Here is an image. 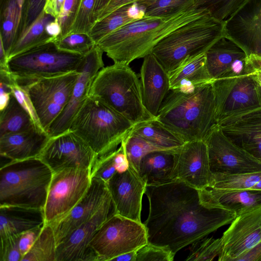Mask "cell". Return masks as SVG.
Returning <instances> with one entry per match:
<instances>
[{"instance_id": "f35d334b", "label": "cell", "mask_w": 261, "mask_h": 261, "mask_svg": "<svg viewBox=\"0 0 261 261\" xmlns=\"http://www.w3.org/2000/svg\"><path fill=\"white\" fill-rule=\"evenodd\" d=\"M186 261H211L218 257L219 261L223 253L221 238H202L191 244Z\"/></svg>"}, {"instance_id": "52a82bcc", "label": "cell", "mask_w": 261, "mask_h": 261, "mask_svg": "<svg viewBox=\"0 0 261 261\" xmlns=\"http://www.w3.org/2000/svg\"><path fill=\"white\" fill-rule=\"evenodd\" d=\"M224 37V21L208 13L172 32L151 53L169 73L188 58L205 53Z\"/></svg>"}, {"instance_id": "bcb514c9", "label": "cell", "mask_w": 261, "mask_h": 261, "mask_svg": "<svg viewBox=\"0 0 261 261\" xmlns=\"http://www.w3.org/2000/svg\"><path fill=\"white\" fill-rule=\"evenodd\" d=\"M174 256L164 248L148 243L137 251L136 261H172Z\"/></svg>"}, {"instance_id": "603a6c76", "label": "cell", "mask_w": 261, "mask_h": 261, "mask_svg": "<svg viewBox=\"0 0 261 261\" xmlns=\"http://www.w3.org/2000/svg\"><path fill=\"white\" fill-rule=\"evenodd\" d=\"M140 78L143 105L156 118L170 90L169 73L150 53L143 58Z\"/></svg>"}, {"instance_id": "6f0895ef", "label": "cell", "mask_w": 261, "mask_h": 261, "mask_svg": "<svg viewBox=\"0 0 261 261\" xmlns=\"http://www.w3.org/2000/svg\"><path fill=\"white\" fill-rule=\"evenodd\" d=\"M137 251H133L120 255L113 258L115 261H136Z\"/></svg>"}, {"instance_id": "d4e9b609", "label": "cell", "mask_w": 261, "mask_h": 261, "mask_svg": "<svg viewBox=\"0 0 261 261\" xmlns=\"http://www.w3.org/2000/svg\"><path fill=\"white\" fill-rule=\"evenodd\" d=\"M199 192L205 204L232 211L237 216L261 206L260 190H225L206 188L199 190Z\"/></svg>"}, {"instance_id": "d590c367", "label": "cell", "mask_w": 261, "mask_h": 261, "mask_svg": "<svg viewBox=\"0 0 261 261\" xmlns=\"http://www.w3.org/2000/svg\"><path fill=\"white\" fill-rule=\"evenodd\" d=\"M261 178V171L225 173H212L211 181L207 188L225 190H249Z\"/></svg>"}, {"instance_id": "f546056e", "label": "cell", "mask_w": 261, "mask_h": 261, "mask_svg": "<svg viewBox=\"0 0 261 261\" xmlns=\"http://www.w3.org/2000/svg\"><path fill=\"white\" fill-rule=\"evenodd\" d=\"M144 16L143 6L136 2L111 13L97 21L89 35L97 44L101 39L124 25Z\"/></svg>"}, {"instance_id": "8d00e7d4", "label": "cell", "mask_w": 261, "mask_h": 261, "mask_svg": "<svg viewBox=\"0 0 261 261\" xmlns=\"http://www.w3.org/2000/svg\"><path fill=\"white\" fill-rule=\"evenodd\" d=\"M57 247L53 228L45 223L38 238L21 261H56Z\"/></svg>"}, {"instance_id": "4fadbf2b", "label": "cell", "mask_w": 261, "mask_h": 261, "mask_svg": "<svg viewBox=\"0 0 261 261\" xmlns=\"http://www.w3.org/2000/svg\"><path fill=\"white\" fill-rule=\"evenodd\" d=\"M55 172L64 169H91L97 156L78 135L68 129L50 137L38 156Z\"/></svg>"}, {"instance_id": "484cf974", "label": "cell", "mask_w": 261, "mask_h": 261, "mask_svg": "<svg viewBox=\"0 0 261 261\" xmlns=\"http://www.w3.org/2000/svg\"><path fill=\"white\" fill-rule=\"evenodd\" d=\"M177 150H154L142 158L138 175L146 186L161 185L177 180Z\"/></svg>"}, {"instance_id": "c3c4849f", "label": "cell", "mask_w": 261, "mask_h": 261, "mask_svg": "<svg viewBox=\"0 0 261 261\" xmlns=\"http://www.w3.org/2000/svg\"><path fill=\"white\" fill-rule=\"evenodd\" d=\"M81 0H65L57 18L62 29L60 36L66 35L77 10Z\"/></svg>"}, {"instance_id": "6da1fadb", "label": "cell", "mask_w": 261, "mask_h": 261, "mask_svg": "<svg viewBox=\"0 0 261 261\" xmlns=\"http://www.w3.org/2000/svg\"><path fill=\"white\" fill-rule=\"evenodd\" d=\"M149 214L143 223L148 243L175 255L185 247L230 224L236 217L230 211L209 206L199 190L179 180L146 186Z\"/></svg>"}, {"instance_id": "7a4b0ae2", "label": "cell", "mask_w": 261, "mask_h": 261, "mask_svg": "<svg viewBox=\"0 0 261 261\" xmlns=\"http://www.w3.org/2000/svg\"><path fill=\"white\" fill-rule=\"evenodd\" d=\"M210 13L193 7L168 17L144 16L101 39L96 45L114 63L129 65L143 58L164 37L178 28Z\"/></svg>"}, {"instance_id": "9f6ffc18", "label": "cell", "mask_w": 261, "mask_h": 261, "mask_svg": "<svg viewBox=\"0 0 261 261\" xmlns=\"http://www.w3.org/2000/svg\"><path fill=\"white\" fill-rule=\"evenodd\" d=\"M112 0H94V17L95 23L101 13L105 10Z\"/></svg>"}, {"instance_id": "816d5d0a", "label": "cell", "mask_w": 261, "mask_h": 261, "mask_svg": "<svg viewBox=\"0 0 261 261\" xmlns=\"http://www.w3.org/2000/svg\"><path fill=\"white\" fill-rule=\"evenodd\" d=\"M140 1L141 0H112L108 7L99 15L97 21L101 20L111 13L121 7L136 3Z\"/></svg>"}, {"instance_id": "cb8c5ba5", "label": "cell", "mask_w": 261, "mask_h": 261, "mask_svg": "<svg viewBox=\"0 0 261 261\" xmlns=\"http://www.w3.org/2000/svg\"><path fill=\"white\" fill-rule=\"evenodd\" d=\"M50 136L36 128L0 136V154L11 161L38 158Z\"/></svg>"}, {"instance_id": "d6a6232c", "label": "cell", "mask_w": 261, "mask_h": 261, "mask_svg": "<svg viewBox=\"0 0 261 261\" xmlns=\"http://www.w3.org/2000/svg\"><path fill=\"white\" fill-rule=\"evenodd\" d=\"M224 133L261 134V107L231 115L218 123Z\"/></svg>"}, {"instance_id": "f1b7e54d", "label": "cell", "mask_w": 261, "mask_h": 261, "mask_svg": "<svg viewBox=\"0 0 261 261\" xmlns=\"http://www.w3.org/2000/svg\"><path fill=\"white\" fill-rule=\"evenodd\" d=\"M130 133L163 150H176L185 143L180 136L156 118L134 125Z\"/></svg>"}, {"instance_id": "83f0119b", "label": "cell", "mask_w": 261, "mask_h": 261, "mask_svg": "<svg viewBox=\"0 0 261 261\" xmlns=\"http://www.w3.org/2000/svg\"><path fill=\"white\" fill-rule=\"evenodd\" d=\"M170 90H185L213 81L206 64L205 53L188 58L169 73Z\"/></svg>"}, {"instance_id": "7402d4cb", "label": "cell", "mask_w": 261, "mask_h": 261, "mask_svg": "<svg viewBox=\"0 0 261 261\" xmlns=\"http://www.w3.org/2000/svg\"><path fill=\"white\" fill-rule=\"evenodd\" d=\"M114 213L111 200L57 246L56 261H84L94 235Z\"/></svg>"}, {"instance_id": "11a10c76", "label": "cell", "mask_w": 261, "mask_h": 261, "mask_svg": "<svg viewBox=\"0 0 261 261\" xmlns=\"http://www.w3.org/2000/svg\"><path fill=\"white\" fill-rule=\"evenodd\" d=\"M45 31L49 36L54 38L61 35L62 29L57 18H55L46 25Z\"/></svg>"}, {"instance_id": "8fae6325", "label": "cell", "mask_w": 261, "mask_h": 261, "mask_svg": "<svg viewBox=\"0 0 261 261\" xmlns=\"http://www.w3.org/2000/svg\"><path fill=\"white\" fill-rule=\"evenodd\" d=\"M79 73L80 71H73L40 79L22 86L27 90L41 125L47 133L67 105Z\"/></svg>"}, {"instance_id": "8992f818", "label": "cell", "mask_w": 261, "mask_h": 261, "mask_svg": "<svg viewBox=\"0 0 261 261\" xmlns=\"http://www.w3.org/2000/svg\"><path fill=\"white\" fill-rule=\"evenodd\" d=\"M53 174L38 158L6 164L0 169V206L44 208Z\"/></svg>"}, {"instance_id": "30bf717a", "label": "cell", "mask_w": 261, "mask_h": 261, "mask_svg": "<svg viewBox=\"0 0 261 261\" xmlns=\"http://www.w3.org/2000/svg\"><path fill=\"white\" fill-rule=\"evenodd\" d=\"M91 169L73 168L53 172L44 207L45 223L66 216L82 199L91 181Z\"/></svg>"}, {"instance_id": "9a60e30c", "label": "cell", "mask_w": 261, "mask_h": 261, "mask_svg": "<svg viewBox=\"0 0 261 261\" xmlns=\"http://www.w3.org/2000/svg\"><path fill=\"white\" fill-rule=\"evenodd\" d=\"M224 32L247 55L261 56V0H245L224 21Z\"/></svg>"}, {"instance_id": "b9f144b4", "label": "cell", "mask_w": 261, "mask_h": 261, "mask_svg": "<svg viewBox=\"0 0 261 261\" xmlns=\"http://www.w3.org/2000/svg\"><path fill=\"white\" fill-rule=\"evenodd\" d=\"M94 5V0H81L67 34H89L95 23Z\"/></svg>"}, {"instance_id": "91938a15", "label": "cell", "mask_w": 261, "mask_h": 261, "mask_svg": "<svg viewBox=\"0 0 261 261\" xmlns=\"http://www.w3.org/2000/svg\"><path fill=\"white\" fill-rule=\"evenodd\" d=\"M261 161V159H259Z\"/></svg>"}, {"instance_id": "836d02e7", "label": "cell", "mask_w": 261, "mask_h": 261, "mask_svg": "<svg viewBox=\"0 0 261 261\" xmlns=\"http://www.w3.org/2000/svg\"><path fill=\"white\" fill-rule=\"evenodd\" d=\"M34 128H37L30 115L12 95L7 107L1 111L0 136Z\"/></svg>"}, {"instance_id": "ab89813d", "label": "cell", "mask_w": 261, "mask_h": 261, "mask_svg": "<svg viewBox=\"0 0 261 261\" xmlns=\"http://www.w3.org/2000/svg\"><path fill=\"white\" fill-rule=\"evenodd\" d=\"M53 43L60 50L85 56L96 45L87 34L72 33L57 37Z\"/></svg>"}, {"instance_id": "1f68e13d", "label": "cell", "mask_w": 261, "mask_h": 261, "mask_svg": "<svg viewBox=\"0 0 261 261\" xmlns=\"http://www.w3.org/2000/svg\"><path fill=\"white\" fill-rule=\"evenodd\" d=\"M25 0H6L2 13V25L0 34L8 59L11 50L18 37L22 21Z\"/></svg>"}, {"instance_id": "7bdbcfd3", "label": "cell", "mask_w": 261, "mask_h": 261, "mask_svg": "<svg viewBox=\"0 0 261 261\" xmlns=\"http://www.w3.org/2000/svg\"><path fill=\"white\" fill-rule=\"evenodd\" d=\"M245 0H197L195 7L205 9L214 17L224 21Z\"/></svg>"}, {"instance_id": "ba28073f", "label": "cell", "mask_w": 261, "mask_h": 261, "mask_svg": "<svg viewBox=\"0 0 261 261\" xmlns=\"http://www.w3.org/2000/svg\"><path fill=\"white\" fill-rule=\"evenodd\" d=\"M84 58L60 50L50 42L10 59L8 67L16 82L25 86L40 79L79 71Z\"/></svg>"}, {"instance_id": "680465c9", "label": "cell", "mask_w": 261, "mask_h": 261, "mask_svg": "<svg viewBox=\"0 0 261 261\" xmlns=\"http://www.w3.org/2000/svg\"><path fill=\"white\" fill-rule=\"evenodd\" d=\"M249 190L261 191V178Z\"/></svg>"}, {"instance_id": "ffe728a7", "label": "cell", "mask_w": 261, "mask_h": 261, "mask_svg": "<svg viewBox=\"0 0 261 261\" xmlns=\"http://www.w3.org/2000/svg\"><path fill=\"white\" fill-rule=\"evenodd\" d=\"M177 154V180L199 190L208 187L212 173L205 141L186 142L178 149Z\"/></svg>"}, {"instance_id": "74e56055", "label": "cell", "mask_w": 261, "mask_h": 261, "mask_svg": "<svg viewBox=\"0 0 261 261\" xmlns=\"http://www.w3.org/2000/svg\"><path fill=\"white\" fill-rule=\"evenodd\" d=\"M197 0H141L144 16L165 18L195 7Z\"/></svg>"}, {"instance_id": "3957f363", "label": "cell", "mask_w": 261, "mask_h": 261, "mask_svg": "<svg viewBox=\"0 0 261 261\" xmlns=\"http://www.w3.org/2000/svg\"><path fill=\"white\" fill-rule=\"evenodd\" d=\"M212 81L189 89L170 90L156 119L185 142L204 140L218 125Z\"/></svg>"}, {"instance_id": "e0dca14e", "label": "cell", "mask_w": 261, "mask_h": 261, "mask_svg": "<svg viewBox=\"0 0 261 261\" xmlns=\"http://www.w3.org/2000/svg\"><path fill=\"white\" fill-rule=\"evenodd\" d=\"M111 200L106 182L92 177L89 189L79 203L66 216L48 224L53 228L57 246Z\"/></svg>"}, {"instance_id": "681fc988", "label": "cell", "mask_w": 261, "mask_h": 261, "mask_svg": "<svg viewBox=\"0 0 261 261\" xmlns=\"http://www.w3.org/2000/svg\"><path fill=\"white\" fill-rule=\"evenodd\" d=\"M46 0H28L23 12L21 30L32 23L43 11Z\"/></svg>"}, {"instance_id": "5b68a950", "label": "cell", "mask_w": 261, "mask_h": 261, "mask_svg": "<svg viewBox=\"0 0 261 261\" xmlns=\"http://www.w3.org/2000/svg\"><path fill=\"white\" fill-rule=\"evenodd\" d=\"M89 96L103 102L134 125L155 118L146 110L140 80L128 64L114 63L101 68L94 79Z\"/></svg>"}, {"instance_id": "f5cc1de1", "label": "cell", "mask_w": 261, "mask_h": 261, "mask_svg": "<svg viewBox=\"0 0 261 261\" xmlns=\"http://www.w3.org/2000/svg\"><path fill=\"white\" fill-rule=\"evenodd\" d=\"M1 81V80H0ZM8 83L3 81L0 82V111L4 110L8 105L12 92Z\"/></svg>"}, {"instance_id": "44dd1931", "label": "cell", "mask_w": 261, "mask_h": 261, "mask_svg": "<svg viewBox=\"0 0 261 261\" xmlns=\"http://www.w3.org/2000/svg\"><path fill=\"white\" fill-rule=\"evenodd\" d=\"M205 57L207 69L213 80L252 70L246 53L225 37L205 52Z\"/></svg>"}, {"instance_id": "4316f807", "label": "cell", "mask_w": 261, "mask_h": 261, "mask_svg": "<svg viewBox=\"0 0 261 261\" xmlns=\"http://www.w3.org/2000/svg\"><path fill=\"white\" fill-rule=\"evenodd\" d=\"M45 223L43 208L15 205L0 206L1 239L20 236Z\"/></svg>"}, {"instance_id": "f6af8a7d", "label": "cell", "mask_w": 261, "mask_h": 261, "mask_svg": "<svg viewBox=\"0 0 261 261\" xmlns=\"http://www.w3.org/2000/svg\"><path fill=\"white\" fill-rule=\"evenodd\" d=\"M234 143L248 153L261 159V134L224 133Z\"/></svg>"}, {"instance_id": "7c38bea8", "label": "cell", "mask_w": 261, "mask_h": 261, "mask_svg": "<svg viewBox=\"0 0 261 261\" xmlns=\"http://www.w3.org/2000/svg\"><path fill=\"white\" fill-rule=\"evenodd\" d=\"M255 68L213 80L218 123L236 113L261 107V86L253 75Z\"/></svg>"}, {"instance_id": "60d3db41", "label": "cell", "mask_w": 261, "mask_h": 261, "mask_svg": "<svg viewBox=\"0 0 261 261\" xmlns=\"http://www.w3.org/2000/svg\"><path fill=\"white\" fill-rule=\"evenodd\" d=\"M129 167L138 174L142 158L149 152L163 150L154 147L143 138L130 133L122 142Z\"/></svg>"}, {"instance_id": "5bb4252c", "label": "cell", "mask_w": 261, "mask_h": 261, "mask_svg": "<svg viewBox=\"0 0 261 261\" xmlns=\"http://www.w3.org/2000/svg\"><path fill=\"white\" fill-rule=\"evenodd\" d=\"M212 173L261 171V161L234 143L217 125L204 140Z\"/></svg>"}, {"instance_id": "d6986e66", "label": "cell", "mask_w": 261, "mask_h": 261, "mask_svg": "<svg viewBox=\"0 0 261 261\" xmlns=\"http://www.w3.org/2000/svg\"><path fill=\"white\" fill-rule=\"evenodd\" d=\"M106 183L115 213L142 222V200L146 185L138 174L129 167L123 172H116Z\"/></svg>"}, {"instance_id": "4dcf8cb0", "label": "cell", "mask_w": 261, "mask_h": 261, "mask_svg": "<svg viewBox=\"0 0 261 261\" xmlns=\"http://www.w3.org/2000/svg\"><path fill=\"white\" fill-rule=\"evenodd\" d=\"M55 18L46 14L44 10L29 25L21 30L8 57L10 59L33 48L53 42L55 38L49 36L45 31L46 25Z\"/></svg>"}, {"instance_id": "ac0fdd59", "label": "cell", "mask_w": 261, "mask_h": 261, "mask_svg": "<svg viewBox=\"0 0 261 261\" xmlns=\"http://www.w3.org/2000/svg\"><path fill=\"white\" fill-rule=\"evenodd\" d=\"M103 53L96 45L89 54L84 56L70 100L48 129L47 133L50 137L57 136L69 129L75 115L89 96L94 79L98 71L104 67Z\"/></svg>"}, {"instance_id": "ee69618b", "label": "cell", "mask_w": 261, "mask_h": 261, "mask_svg": "<svg viewBox=\"0 0 261 261\" xmlns=\"http://www.w3.org/2000/svg\"><path fill=\"white\" fill-rule=\"evenodd\" d=\"M8 85L11 90L12 95L30 115L36 127L45 131L41 125L32 101L25 88L19 85L15 80Z\"/></svg>"}, {"instance_id": "f907efd6", "label": "cell", "mask_w": 261, "mask_h": 261, "mask_svg": "<svg viewBox=\"0 0 261 261\" xmlns=\"http://www.w3.org/2000/svg\"><path fill=\"white\" fill-rule=\"evenodd\" d=\"M43 226L32 229L21 233L19 241V247L22 257L30 250Z\"/></svg>"}, {"instance_id": "9c48e42d", "label": "cell", "mask_w": 261, "mask_h": 261, "mask_svg": "<svg viewBox=\"0 0 261 261\" xmlns=\"http://www.w3.org/2000/svg\"><path fill=\"white\" fill-rule=\"evenodd\" d=\"M147 244L143 223L114 213L96 232L89 249L95 254L97 261L112 260L122 254L137 251Z\"/></svg>"}, {"instance_id": "db71d44e", "label": "cell", "mask_w": 261, "mask_h": 261, "mask_svg": "<svg viewBox=\"0 0 261 261\" xmlns=\"http://www.w3.org/2000/svg\"><path fill=\"white\" fill-rule=\"evenodd\" d=\"M238 261H261V242Z\"/></svg>"}, {"instance_id": "2e32d148", "label": "cell", "mask_w": 261, "mask_h": 261, "mask_svg": "<svg viewBox=\"0 0 261 261\" xmlns=\"http://www.w3.org/2000/svg\"><path fill=\"white\" fill-rule=\"evenodd\" d=\"M221 239L219 261H238L261 242V206L236 216Z\"/></svg>"}, {"instance_id": "277c9868", "label": "cell", "mask_w": 261, "mask_h": 261, "mask_svg": "<svg viewBox=\"0 0 261 261\" xmlns=\"http://www.w3.org/2000/svg\"><path fill=\"white\" fill-rule=\"evenodd\" d=\"M134 125L103 102L88 96L75 115L69 129L81 138L98 158L117 149Z\"/></svg>"}, {"instance_id": "7dc6e473", "label": "cell", "mask_w": 261, "mask_h": 261, "mask_svg": "<svg viewBox=\"0 0 261 261\" xmlns=\"http://www.w3.org/2000/svg\"><path fill=\"white\" fill-rule=\"evenodd\" d=\"M20 236L1 239L0 261H21L19 247Z\"/></svg>"}, {"instance_id": "e575fe53", "label": "cell", "mask_w": 261, "mask_h": 261, "mask_svg": "<svg viewBox=\"0 0 261 261\" xmlns=\"http://www.w3.org/2000/svg\"><path fill=\"white\" fill-rule=\"evenodd\" d=\"M129 167L124 147L121 143L115 150L96 160L91 168V178L96 177L107 182L116 172H123Z\"/></svg>"}]
</instances>
